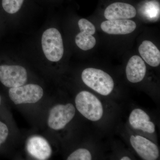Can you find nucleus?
Segmentation results:
<instances>
[{"label":"nucleus","instance_id":"39448f33","mask_svg":"<svg viewBox=\"0 0 160 160\" xmlns=\"http://www.w3.org/2000/svg\"><path fill=\"white\" fill-rule=\"evenodd\" d=\"M9 96L16 105L37 102L43 95V90L36 84L24 85L19 87L9 88Z\"/></svg>","mask_w":160,"mask_h":160},{"label":"nucleus","instance_id":"dca6fc26","mask_svg":"<svg viewBox=\"0 0 160 160\" xmlns=\"http://www.w3.org/2000/svg\"><path fill=\"white\" fill-rule=\"evenodd\" d=\"M92 155L90 152L86 149H78L73 152L67 158L68 160H91Z\"/></svg>","mask_w":160,"mask_h":160},{"label":"nucleus","instance_id":"ddd939ff","mask_svg":"<svg viewBox=\"0 0 160 160\" xmlns=\"http://www.w3.org/2000/svg\"><path fill=\"white\" fill-rule=\"evenodd\" d=\"M127 79L132 83H138L142 81L146 72V64L142 59L138 55L132 57L126 67Z\"/></svg>","mask_w":160,"mask_h":160},{"label":"nucleus","instance_id":"6e6552de","mask_svg":"<svg viewBox=\"0 0 160 160\" xmlns=\"http://www.w3.org/2000/svg\"><path fill=\"white\" fill-rule=\"evenodd\" d=\"M78 25L80 32L77 35L75 40L77 46L84 51L92 49L96 43V39L92 36L96 32L94 25L85 18L79 20Z\"/></svg>","mask_w":160,"mask_h":160},{"label":"nucleus","instance_id":"20e7f679","mask_svg":"<svg viewBox=\"0 0 160 160\" xmlns=\"http://www.w3.org/2000/svg\"><path fill=\"white\" fill-rule=\"evenodd\" d=\"M26 68L19 65L0 64V82L8 88L23 86L27 81Z\"/></svg>","mask_w":160,"mask_h":160},{"label":"nucleus","instance_id":"9d476101","mask_svg":"<svg viewBox=\"0 0 160 160\" xmlns=\"http://www.w3.org/2000/svg\"><path fill=\"white\" fill-rule=\"evenodd\" d=\"M26 149L29 154L37 159L47 160L51 156V147L47 140L42 137L34 136L29 138Z\"/></svg>","mask_w":160,"mask_h":160},{"label":"nucleus","instance_id":"2eb2a0df","mask_svg":"<svg viewBox=\"0 0 160 160\" xmlns=\"http://www.w3.org/2000/svg\"><path fill=\"white\" fill-rule=\"evenodd\" d=\"M26 0H2L3 10L9 15L16 14L22 9Z\"/></svg>","mask_w":160,"mask_h":160},{"label":"nucleus","instance_id":"f8f14e48","mask_svg":"<svg viewBox=\"0 0 160 160\" xmlns=\"http://www.w3.org/2000/svg\"><path fill=\"white\" fill-rule=\"evenodd\" d=\"M129 121L130 126L135 129L141 130L149 133L155 131V126L150 121L147 113L140 109H135L129 115Z\"/></svg>","mask_w":160,"mask_h":160},{"label":"nucleus","instance_id":"4468645a","mask_svg":"<svg viewBox=\"0 0 160 160\" xmlns=\"http://www.w3.org/2000/svg\"><path fill=\"white\" fill-rule=\"evenodd\" d=\"M141 57L148 65L157 67L160 64V52L156 46L150 41L146 40L139 47Z\"/></svg>","mask_w":160,"mask_h":160},{"label":"nucleus","instance_id":"f3484780","mask_svg":"<svg viewBox=\"0 0 160 160\" xmlns=\"http://www.w3.org/2000/svg\"><path fill=\"white\" fill-rule=\"evenodd\" d=\"M9 132L8 126L5 123L0 121V148L7 140Z\"/></svg>","mask_w":160,"mask_h":160},{"label":"nucleus","instance_id":"7ed1b4c3","mask_svg":"<svg viewBox=\"0 0 160 160\" xmlns=\"http://www.w3.org/2000/svg\"><path fill=\"white\" fill-rule=\"evenodd\" d=\"M77 109L87 119L97 122L102 117V103L94 94L86 91L80 92L75 98Z\"/></svg>","mask_w":160,"mask_h":160},{"label":"nucleus","instance_id":"6ab92c4d","mask_svg":"<svg viewBox=\"0 0 160 160\" xmlns=\"http://www.w3.org/2000/svg\"><path fill=\"white\" fill-rule=\"evenodd\" d=\"M2 104V98H1V95H0V106H1Z\"/></svg>","mask_w":160,"mask_h":160},{"label":"nucleus","instance_id":"423d86ee","mask_svg":"<svg viewBox=\"0 0 160 160\" xmlns=\"http://www.w3.org/2000/svg\"><path fill=\"white\" fill-rule=\"evenodd\" d=\"M75 112V108L71 103L53 106L49 112L48 126L54 130L63 129L73 119Z\"/></svg>","mask_w":160,"mask_h":160},{"label":"nucleus","instance_id":"f257e3e1","mask_svg":"<svg viewBox=\"0 0 160 160\" xmlns=\"http://www.w3.org/2000/svg\"><path fill=\"white\" fill-rule=\"evenodd\" d=\"M41 47L45 57L51 62L62 59L64 53L62 38L59 31L49 27L43 32L41 40Z\"/></svg>","mask_w":160,"mask_h":160},{"label":"nucleus","instance_id":"1a4fd4ad","mask_svg":"<svg viewBox=\"0 0 160 160\" xmlns=\"http://www.w3.org/2000/svg\"><path fill=\"white\" fill-rule=\"evenodd\" d=\"M137 10L129 3L116 2L109 4L104 12V16L108 20L128 19L135 17Z\"/></svg>","mask_w":160,"mask_h":160},{"label":"nucleus","instance_id":"f03ea898","mask_svg":"<svg viewBox=\"0 0 160 160\" xmlns=\"http://www.w3.org/2000/svg\"><path fill=\"white\" fill-rule=\"evenodd\" d=\"M82 79L86 86L102 95H109L114 88L112 78L101 69L92 68L84 69Z\"/></svg>","mask_w":160,"mask_h":160},{"label":"nucleus","instance_id":"a211bd4d","mask_svg":"<svg viewBox=\"0 0 160 160\" xmlns=\"http://www.w3.org/2000/svg\"><path fill=\"white\" fill-rule=\"evenodd\" d=\"M121 160H130L131 159H130V158L128 157L127 156H125L123 157L122 158L120 159Z\"/></svg>","mask_w":160,"mask_h":160},{"label":"nucleus","instance_id":"0eeeda50","mask_svg":"<svg viewBox=\"0 0 160 160\" xmlns=\"http://www.w3.org/2000/svg\"><path fill=\"white\" fill-rule=\"evenodd\" d=\"M130 142L135 151L143 160H156L158 158V148L148 139L141 136L132 135Z\"/></svg>","mask_w":160,"mask_h":160},{"label":"nucleus","instance_id":"9b49d317","mask_svg":"<svg viewBox=\"0 0 160 160\" xmlns=\"http://www.w3.org/2000/svg\"><path fill=\"white\" fill-rule=\"evenodd\" d=\"M136 23L129 19L107 20L101 24V29L106 33L113 35L129 34L136 28Z\"/></svg>","mask_w":160,"mask_h":160}]
</instances>
